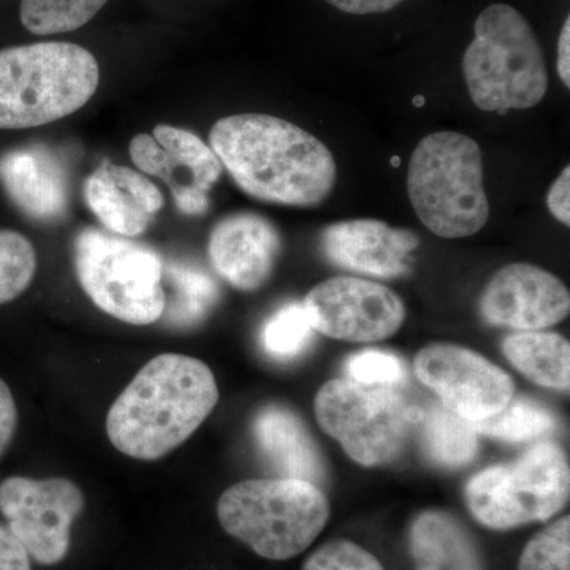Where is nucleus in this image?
I'll return each instance as SVG.
<instances>
[{
    "label": "nucleus",
    "instance_id": "obj_31",
    "mask_svg": "<svg viewBox=\"0 0 570 570\" xmlns=\"http://www.w3.org/2000/svg\"><path fill=\"white\" fill-rule=\"evenodd\" d=\"M130 159L142 174L159 176L165 171V153L163 146L156 141L153 135H135L129 146Z\"/></svg>",
    "mask_w": 570,
    "mask_h": 570
},
{
    "label": "nucleus",
    "instance_id": "obj_35",
    "mask_svg": "<svg viewBox=\"0 0 570 570\" xmlns=\"http://www.w3.org/2000/svg\"><path fill=\"white\" fill-rule=\"evenodd\" d=\"M325 2L348 14H376L396 9L407 0H325Z\"/></svg>",
    "mask_w": 570,
    "mask_h": 570
},
{
    "label": "nucleus",
    "instance_id": "obj_34",
    "mask_svg": "<svg viewBox=\"0 0 570 570\" xmlns=\"http://www.w3.org/2000/svg\"><path fill=\"white\" fill-rule=\"evenodd\" d=\"M570 168L566 167L558 176L557 181L550 187L549 197H547V205L551 216L560 220L561 224L570 225Z\"/></svg>",
    "mask_w": 570,
    "mask_h": 570
},
{
    "label": "nucleus",
    "instance_id": "obj_23",
    "mask_svg": "<svg viewBox=\"0 0 570 570\" xmlns=\"http://www.w3.org/2000/svg\"><path fill=\"white\" fill-rule=\"evenodd\" d=\"M174 294L165 299L163 317L175 326H194L200 324L209 311L219 302V287L204 269L183 264L164 266Z\"/></svg>",
    "mask_w": 570,
    "mask_h": 570
},
{
    "label": "nucleus",
    "instance_id": "obj_5",
    "mask_svg": "<svg viewBox=\"0 0 570 570\" xmlns=\"http://www.w3.org/2000/svg\"><path fill=\"white\" fill-rule=\"evenodd\" d=\"M464 81L483 111L528 110L542 102L549 70L530 22L513 7L493 3L474 22L463 55Z\"/></svg>",
    "mask_w": 570,
    "mask_h": 570
},
{
    "label": "nucleus",
    "instance_id": "obj_25",
    "mask_svg": "<svg viewBox=\"0 0 570 570\" xmlns=\"http://www.w3.org/2000/svg\"><path fill=\"white\" fill-rule=\"evenodd\" d=\"M108 0H21L22 26L36 36L77 31L107 6Z\"/></svg>",
    "mask_w": 570,
    "mask_h": 570
},
{
    "label": "nucleus",
    "instance_id": "obj_17",
    "mask_svg": "<svg viewBox=\"0 0 570 570\" xmlns=\"http://www.w3.org/2000/svg\"><path fill=\"white\" fill-rule=\"evenodd\" d=\"M82 195L97 219L124 238L145 234L164 206L156 184L132 168L111 163H104L88 176Z\"/></svg>",
    "mask_w": 570,
    "mask_h": 570
},
{
    "label": "nucleus",
    "instance_id": "obj_6",
    "mask_svg": "<svg viewBox=\"0 0 570 570\" xmlns=\"http://www.w3.org/2000/svg\"><path fill=\"white\" fill-rule=\"evenodd\" d=\"M407 193L431 234L449 239L478 234L490 217L478 141L459 132L428 135L412 153Z\"/></svg>",
    "mask_w": 570,
    "mask_h": 570
},
{
    "label": "nucleus",
    "instance_id": "obj_22",
    "mask_svg": "<svg viewBox=\"0 0 570 570\" xmlns=\"http://www.w3.org/2000/svg\"><path fill=\"white\" fill-rule=\"evenodd\" d=\"M153 137L163 146L165 153V183L174 178L179 168H184L190 181L209 193L214 184L219 181L224 165L198 135L186 129L159 124L154 129Z\"/></svg>",
    "mask_w": 570,
    "mask_h": 570
},
{
    "label": "nucleus",
    "instance_id": "obj_27",
    "mask_svg": "<svg viewBox=\"0 0 570 570\" xmlns=\"http://www.w3.org/2000/svg\"><path fill=\"white\" fill-rule=\"evenodd\" d=\"M36 272L32 243L18 232L0 230V305L24 294Z\"/></svg>",
    "mask_w": 570,
    "mask_h": 570
},
{
    "label": "nucleus",
    "instance_id": "obj_16",
    "mask_svg": "<svg viewBox=\"0 0 570 570\" xmlns=\"http://www.w3.org/2000/svg\"><path fill=\"white\" fill-rule=\"evenodd\" d=\"M0 184L11 204L37 223H56L69 206V176L58 154L45 145L22 146L0 156Z\"/></svg>",
    "mask_w": 570,
    "mask_h": 570
},
{
    "label": "nucleus",
    "instance_id": "obj_32",
    "mask_svg": "<svg viewBox=\"0 0 570 570\" xmlns=\"http://www.w3.org/2000/svg\"><path fill=\"white\" fill-rule=\"evenodd\" d=\"M0 570H32L28 551L2 523H0Z\"/></svg>",
    "mask_w": 570,
    "mask_h": 570
},
{
    "label": "nucleus",
    "instance_id": "obj_13",
    "mask_svg": "<svg viewBox=\"0 0 570 570\" xmlns=\"http://www.w3.org/2000/svg\"><path fill=\"white\" fill-rule=\"evenodd\" d=\"M570 295L560 277L531 264H512L491 277L480 298L490 325L538 332L569 316Z\"/></svg>",
    "mask_w": 570,
    "mask_h": 570
},
{
    "label": "nucleus",
    "instance_id": "obj_7",
    "mask_svg": "<svg viewBox=\"0 0 570 570\" xmlns=\"http://www.w3.org/2000/svg\"><path fill=\"white\" fill-rule=\"evenodd\" d=\"M569 494L568 459L553 442H538L519 460L485 468L464 487L471 515L494 531L553 519Z\"/></svg>",
    "mask_w": 570,
    "mask_h": 570
},
{
    "label": "nucleus",
    "instance_id": "obj_12",
    "mask_svg": "<svg viewBox=\"0 0 570 570\" xmlns=\"http://www.w3.org/2000/svg\"><path fill=\"white\" fill-rule=\"evenodd\" d=\"M414 373L442 406L469 422L498 414L515 395V384L502 367L456 344L423 347L415 355Z\"/></svg>",
    "mask_w": 570,
    "mask_h": 570
},
{
    "label": "nucleus",
    "instance_id": "obj_11",
    "mask_svg": "<svg viewBox=\"0 0 570 570\" xmlns=\"http://www.w3.org/2000/svg\"><path fill=\"white\" fill-rule=\"evenodd\" d=\"M302 303L314 332L346 343L389 340L406 318V307L395 292L360 277L326 279L311 288Z\"/></svg>",
    "mask_w": 570,
    "mask_h": 570
},
{
    "label": "nucleus",
    "instance_id": "obj_20",
    "mask_svg": "<svg viewBox=\"0 0 570 570\" xmlns=\"http://www.w3.org/2000/svg\"><path fill=\"white\" fill-rule=\"evenodd\" d=\"M502 354L540 387L569 392L570 344L560 333L519 332L505 336Z\"/></svg>",
    "mask_w": 570,
    "mask_h": 570
},
{
    "label": "nucleus",
    "instance_id": "obj_28",
    "mask_svg": "<svg viewBox=\"0 0 570 570\" xmlns=\"http://www.w3.org/2000/svg\"><path fill=\"white\" fill-rule=\"evenodd\" d=\"M519 570H570V517L553 521L524 546Z\"/></svg>",
    "mask_w": 570,
    "mask_h": 570
},
{
    "label": "nucleus",
    "instance_id": "obj_26",
    "mask_svg": "<svg viewBox=\"0 0 570 570\" xmlns=\"http://www.w3.org/2000/svg\"><path fill=\"white\" fill-rule=\"evenodd\" d=\"M314 328L303 303H288L268 318L262 330V346L276 360H294L309 347Z\"/></svg>",
    "mask_w": 570,
    "mask_h": 570
},
{
    "label": "nucleus",
    "instance_id": "obj_4",
    "mask_svg": "<svg viewBox=\"0 0 570 570\" xmlns=\"http://www.w3.org/2000/svg\"><path fill=\"white\" fill-rule=\"evenodd\" d=\"M330 513L324 491L296 479L243 480L217 502V519L225 532L272 561L292 560L309 549Z\"/></svg>",
    "mask_w": 570,
    "mask_h": 570
},
{
    "label": "nucleus",
    "instance_id": "obj_15",
    "mask_svg": "<svg viewBox=\"0 0 570 570\" xmlns=\"http://www.w3.org/2000/svg\"><path fill=\"white\" fill-rule=\"evenodd\" d=\"M283 242L275 225L255 213L224 217L209 234V261L223 279L243 292L264 287L275 272Z\"/></svg>",
    "mask_w": 570,
    "mask_h": 570
},
{
    "label": "nucleus",
    "instance_id": "obj_19",
    "mask_svg": "<svg viewBox=\"0 0 570 570\" xmlns=\"http://www.w3.org/2000/svg\"><path fill=\"white\" fill-rule=\"evenodd\" d=\"M414 570H487L478 540L453 513L423 510L409 528Z\"/></svg>",
    "mask_w": 570,
    "mask_h": 570
},
{
    "label": "nucleus",
    "instance_id": "obj_30",
    "mask_svg": "<svg viewBox=\"0 0 570 570\" xmlns=\"http://www.w3.org/2000/svg\"><path fill=\"white\" fill-rule=\"evenodd\" d=\"M302 570H385L381 561L352 540L340 539L314 551Z\"/></svg>",
    "mask_w": 570,
    "mask_h": 570
},
{
    "label": "nucleus",
    "instance_id": "obj_10",
    "mask_svg": "<svg viewBox=\"0 0 570 570\" xmlns=\"http://www.w3.org/2000/svg\"><path fill=\"white\" fill-rule=\"evenodd\" d=\"M85 494L69 479L14 475L0 483V513L31 560L55 566L67 557L70 530L85 510Z\"/></svg>",
    "mask_w": 570,
    "mask_h": 570
},
{
    "label": "nucleus",
    "instance_id": "obj_14",
    "mask_svg": "<svg viewBox=\"0 0 570 570\" xmlns=\"http://www.w3.org/2000/svg\"><path fill=\"white\" fill-rule=\"evenodd\" d=\"M419 235L376 219H352L328 225L321 236L326 261L360 275L395 279L411 272Z\"/></svg>",
    "mask_w": 570,
    "mask_h": 570
},
{
    "label": "nucleus",
    "instance_id": "obj_2",
    "mask_svg": "<svg viewBox=\"0 0 570 570\" xmlns=\"http://www.w3.org/2000/svg\"><path fill=\"white\" fill-rule=\"evenodd\" d=\"M217 401L216 377L202 360L181 354L154 356L108 411V439L130 459H164L193 436Z\"/></svg>",
    "mask_w": 570,
    "mask_h": 570
},
{
    "label": "nucleus",
    "instance_id": "obj_1",
    "mask_svg": "<svg viewBox=\"0 0 570 570\" xmlns=\"http://www.w3.org/2000/svg\"><path fill=\"white\" fill-rule=\"evenodd\" d=\"M209 146L236 186L264 204L314 208L335 189L332 151L302 127L275 116L243 112L219 119Z\"/></svg>",
    "mask_w": 570,
    "mask_h": 570
},
{
    "label": "nucleus",
    "instance_id": "obj_18",
    "mask_svg": "<svg viewBox=\"0 0 570 570\" xmlns=\"http://www.w3.org/2000/svg\"><path fill=\"white\" fill-rule=\"evenodd\" d=\"M254 436L262 455L276 469L279 478L305 480L314 485L324 480L321 450L305 423L291 409H262L255 417Z\"/></svg>",
    "mask_w": 570,
    "mask_h": 570
},
{
    "label": "nucleus",
    "instance_id": "obj_9",
    "mask_svg": "<svg viewBox=\"0 0 570 570\" xmlns=\"http://www.w3.org/2000/svg\"><path fill=\"white\" fill-rule=\"evenodd\" d=\"M314 412L318 425L340 442L348 459L366 468L395 460L420 420L419 409L409 406L396 390L367 387L351 379L322 385Z\"/></svg>",
    "mask_w": 570,
    "mask_h": 570
},
{
    "label": "nucleus",
    "instance_id": "obj_24",
    "mask_svg": "<svg viewBox=\"0 0 570 570\" xmlns=\"http://www.w3.org/2000/svg\"><path fill=\"white\" fill-rule=\"evenodd\" d=\"M472 426L478 434H485L509 444H523L553 433L557 420L549 409L530 397H512L501 412L480 422H472Z\"/></svg>",
    "mask_w": 570,
    "mask_h": 570
},
{
    "label": "nucleus",
    "instance_id": "obj_33",
    "mask_svg": "<svg viewBox=\"0 0 570 570\" xmlns=\"http://www.w3.org/2000/svg\"><path fill=\"white\" fill-rule=\"evenodd\" d=\"M18 426V409L13 393L7 382L0 379V456L9 448Z\"/></svg>",
    "mask_w": 570,
    "mask_h": 570
},
{
    "label": "nucleus",
    "instance_id": "obj_21",
    "mask_svg": "<svg viewBox=\"0 0 570 570\" xmlns=\"http://www.w3.org/2000/svg\"><path fill=\"white\" fill-rule=\"evenodd\" d=\"M422 423V449L439 468L468 466L479 453V434L472 422L453 414L441 403L426 409Z\"/></svg>",
    "mask_w": 570,
    "mask_h": 570
},
{
    "label": "nucleus",
    "instance_id": "obj_3",
    "mask_svg": "<svg viewBox=\"0 0 570 570\" xmlns=\"http://www.w3.org/2000/svg\"><path fill=\"white\" fill-rule=\"evenodd\" d=\"M99 62L67 41L0 50V129L47 126L85 107L99 88Z\"/></svg>",
    "mask_w": 570,
    "mask_h": 570
},
{
    "label": "nucleus",
    "instance_id": "obj_36",
    "mask_svg": "<svg viewBox=\"0 0 570 570\" xmlns=\"http://www.w3.org/2000/svg\"><path fill=\"white\" fill-rule=\"evenodd\" d=\"M570 18L562 24L560 40H558V75L566 88H570Z\"/></svg>",
    "mask_w": 570,
    "mask_h": 570
},
{
    "label": "nucleus",
    "instance_id": "obj_8",
    "mask_svg": "<svg viewBox=\"0 0 570 570\" xmlns=\"http://www.w3.org/2000/svg\"><path fill=\"white\" fill-rule=\"evenodd\" d=\"M75 272L94 305L130 325H151L165 311L164 264L148 246L99 228L75 239Z\"/></svg>",
    "mask_w": 570,
    "mask_h": 570
},
{
    "label": "nucleus",
    "instance_id": "obj_29",
    "mask_svg": "<svg viewBox=\"0 0 570 570\" xmlns=\"http://www.w3.org/2000/svg\"><path fill=\"white\" fill-rule=\"evenodd\" d=\"M347 379L367 387H395L407 379L406 365L392 352L367 348L347 360Z\"/></svg>",
    "mask_w": 570,
    "mask_h": 570
}]
</instances>
